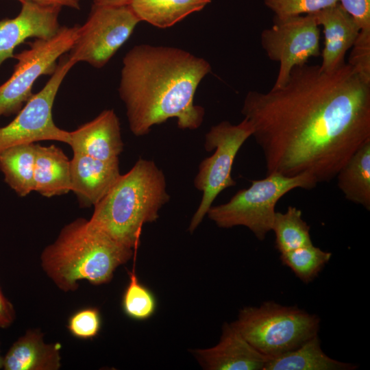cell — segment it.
I'll use <instances>...</instances> for the list:
<instances>
[{
	"label": "cell",
	"mask_w": 370,
	"mask_h": 370,
	"mask_svg": "<svg viewBox=\"0 0 370 370\" xmlns=\"http://www.w3.org/2000/svg\"><path fill=\"white\" fill-rule=\"evenodd\" d=\"M241 113L267 174H308L328 182L370 140V84L348 63L330 72L306 63L280 88L249 91Z\"/></svg>",
	"instance_id": "6da1fadb"
},
{
	"label": "cell",
	"mask_w": 370,
	"mask_h": 370,
	"mask_svg": "<svg viewBox=\"0 0 370 370\" xmlns=\"http://www.w3.org/2000/svg\"><path fill=\"white\" fill-rule=\"evenodd\" d=\"M210 64L183 49L140 45L123 59L119 92L126 107L131 132L144 136L152 126L176 118L178 127L195 130L204 110L194 96Z\"/></svg>",
	"instance_id": "7a4b0ae2"
},
{
	"label": "cell",
	"mask_w": 370,
	"mask_h": 370,
	"mask_svg": "<svg viewBox=\"0 0 370 370\" xmlns=\"http://www.w3.org/2000/svg\"><path fill=\"white\" fill-rule=\"evenodd\" d=\"M134 252L89 220L77 218L65 225L57 238L42 250L40 264L59 289L75 291L79 281L96 286L110 282L115 270L130 260Z\"/></svg>",
	"instance_id": "3957f363"
},
{
	"label": "cell",
	"mask_w": 370,
	"mask_h": 370,
	"mask_svg": "<svg viewBox=\"0 0 370 370\" xmlns=\"http://www.w3.org/2000/svg\"><path fill=\"white\" fill-rule=\"evenodd\" d=\"M166 188L162 171L153 161L139 158L94 206L89 222L116 242L136 250L144 224L156 221L169 201Z\"/></svg>",
	"instance_id": "277c9868"
},
{
	"label": "cell",
	"mask_w": 370,
	"mask_h": 370,
	"mask_svg": "<svg viewBox=\"0 0 370 370\" xmlns=\"http://www.w3.org/2000/svg\"><path fill=\"white\" fill-rule=\"evenodd\" d=\"M232 325L268 358L292 351L318 334L320 319L297 306L273 301L242 308Z\"/></svg>",
	"instance_id": "5b68a950"
},
{
	"label": "cell",
	"mask_w": 370,
	"mask_h": 370,
	"mask_svg": "<svg viewBox=\"0 0 370 370\" xmlns=\"http://www.w3.org/2000/svg\"><path fill=\"white\" fill-rule=\"evenodd\" d=\"M251 182L249 188L238 190L227 203L212 206L206 214L221 228L245 226L260 241L271 231L280 198L293 189H312L317 184L308 174L288 177L278 173Z\"/></svg>",
	"instance_id": "8992f818"
},
{
	"label": "cell",
	"mask_w": 370,
	"mask_h": 370,
	"mask_svg": "<svg viewBox=\"0 0 370 370\" xmlns=\"http://www.w3.org/2000/svg\"><path fill=\"white\" fill-rule=\"evenodd\" d=\"M252 134L251 123L244 118L237 125L222 121L212 126L206 134L205 149L215 151L202 160L194 180L195 187L203 193V196L190 221V233L201 223L220 193L236 184L232 177V165L239 149Z\"/></svg>",
	"instance_id": "52a82bcc"
},
{
	"label": "cell",
	"mask_w": 370,
	"mask_h": 370,
	"mask_svg": "<svg viewBox=\"0 0 370 370\" xmlns=\"http://www.w3.org/2000/svg\"><path fill=\"white\" fill-rule=\"evenodd\" d=\"M78 25L61 26L48 39L36 38L29 48L14 54L17 60L10 78L0 85V116L16 114L32 97L34 82L42 75H52L57 60L71 49Z\"/></svg>",
	"instance_id": "ba28073f"
},
{
	"label": "cell",
	"mask_w": 370,
	"mask_h": 370,
	"mask_svg": "<svg viewBox=\"0 0 370 370\" xmlns=\"http://www.w3.org/2000/svg\"><path fill=\"white\" fill-rule=\"evenodd\" d=\"M75 64L68 54L61 56L44 87L32 95L10 123L0 127V153L16 145L42 140L69 143V132L56 125L52 110L61 84Z\"/></svg>",
	"instance_id": "9c48e42d"
},
{
	"label": "cell",
	"mask_w": 370,
	"mask_h": 370,
	"mask_svg": "<svg viewBox=\"0 0 370 370\" xmlns=\"http://www.w3.org/2000/svg\"><path fill=\"white\" fill-rule=\"evenodd\" d=\"M140 21L130 5L93 4L86 22L78 25L69 57L75 64L86 62L100 69L128 40Z\"/></svg>",
	"instance_id": "30bf717a"
},
{
	"label": "cell",
	"mask_w": 370,
	"mask_h": 370,
	"mask_svg": "<svg viewBox=\"0 0 370 370\" xmlns=\"http://www.w3.org/2000/svg\"><path fill=\"white\" fill-rule=\"evenodd\" d=\"M320 31L312 14L273 18V25L264 29L261 45L268 58L280 63L273 88L287 82L293 69L319 55Z\"/></svg>",
	"instance_id": "8fae6325"
},
{
	"label": "cell",
	"mask_w": 370,
	"mask_h": 370,
	"mask_svg": "<svg viewBox=\"0 0 370 370\" xmlns=\"http://www.w3.org/2000/svg\"><path fill=\"white\" fill-rule=\"evenodd\" d=\"M62 6L34 2L21 3L18 14L0 20V66L13 58L16 47L27 38L48 39L59 31Z\"/></svg>",
	"instance_id": "7c38bea8"
},
{
	"label": "cell",
	"mask_w": 370,
	"mask_h": 370,
	"mask_svg": "<svg viewBox=\"0 0 370 370\" xmlns=\"http://www.w3.org/2000/svg\"><path fill=\"white\" fill-rule=\"evenodd\" d=\"M193 353L201 366L207 370H263L268 359L227 323L223 325L217 345L195 349Z\"/></svg>",
	"instance_id": "4fadbf2b"
},
{
	"label": "cell",
	"mask_w": 370,
	"mask_h": 370,
	"mask_svg": "<svg viewBox=\"0 0 370 370\" xmlns=\"http://www.w3.org/2000/svg\"><path fill=\"white\" fill-rule=\"evenodd\" d=\"M73 153L70 160L71 191L77 196L81 207L94 206L121 175L119 158L103 160Z\"/></svg>",
	"instance_id": "5bb4252c"
},
{
	"label": "cell",
	"mask_w": 370,
	"mask_h": 370,
	"mask_svg": "<svg viewBox=\"0 0 370 370\" xmlns=\"http://www.w3.org/2000/svg\"><path fill=\"white\" fill-rule=\"evenodd\" d=\"M69 135L73 153L110 160L118 158L123 149L119 119L112 109L102 111Z\"/></svg>",
	"instance_id": "9a60e30c"
},
{
	"label": "cell",
	"mask_w": 370,
	"mask_h": 370,
	"mask_svg": "<svg viewBox=\"0 0 370 370\" xmlns=\"http://www.w3.org/2000/svg\"><path fill=\"white\" fill-rule=\"evenodd\" d=\"M311 14L324 34L320 69L332 71L345 63V53L352 47L360 28L339 3Z\"/></svg>",
	"instance_id": "2e32d148"
},
{
	"label": "cell",
	"mask_w": 370,
	"mask_h": 370,
	"mask_svg": "<svg viewBox=\"0 0 370 370\" xmlns=\"http://www.w3.org/2000/svg\"><path fill=\"white\" fill-rule=\"evenodd\" d=\"M60 345L46 343L39 330H28L3 358L5 370H58L61 367Z\"/></svg>",
	"instance_id": "e0dca14e"
},
{
	"label": "cell",
	"mask_w": 370,
	"mask_h": 370,
	"mask_svg": "<svg viewBox=\"0 0 370 370\" xmlns=\"http://www.w3.org/2000/svg\"><path fill=\"white\" fill-rule=\"evenodd\" d=\"M34 191L52 197L71 191L70 160L55 145H35Z\"/></svg>",
	"instance_id": "ac0fdd59"
},
{
	"label": "cell",
	"mask_w": 370,
	"mask_h": 370,
	"mask_svg": "<svg viewBox=\"0 0 370 370\" xmlns=\"http://www.w3.org/2000/svg\"><path fill=\"white\" fill-rule=\"evenodd\" d=\"M353 364L334 360L321 349L318 334L296 349L268 358L263 370H353Z\"/></svg>",
	"instance_id": "d6986e66"
},
{
	"label": "cell",
	"mask_w": 370,
	"mask_h": 370,
	"mask_svg": "<svg viewBox=\"0 0 370 370\" xmlns=\"http://www.w3.org/2000/svg\"><path fill=\"white\" fill-rule=\"evenodd\" d=\"M336 177L347 200L370 210V140L351 156Z\"/></svg>",
	"instance_id": "ffe728a7"
},
{
	"label": "cell",
	"mask_w": 370,
	"mask_h": 370,
	"mask_svg": "<svg viewBox=\"0 0 370 370\" xmlns=\"http://www.w3.org/2000/svg\"><path fill=\"white\" fill-rule=\"evenodd\" d=\"M210 2L211 0H132L130 5L140 21L166 28L201 10Z\"/></svg>",
	"instance_id": "44dd1931"
},
{
	"label": "cell",
	"mask_w": 370,
	"mask_h": 370,
	"mask_svg": "<svg viewBox=\"0 0 370 370\" xmlns=\"http://www.w3.org/2000/svg\"><path fill=\"white\" fill-rule=\"evenodd\" d=\"M35 143L10 147L0 153V170L6 184L20 197L34 191Z\"/></svg>",
	"instance_id": "7402d4cb"
},
{
	"label": "cell",
	"mask_w": 370,
	"mask_h": 370,
	"mask_svg": "<svg viewBox=\"0 0 370 370\" xmlns=\"http://www.w3.org/2000/svg\"><path fill=\"white\" fill-rule=\"evenodd\" d=\"M271 230L275 236V247L280 254L312 243L310 226L295 206H288L285 212H275Z\"/></svg>",
	"instance_id": "603a6c76"
},
{
	"label": "cell",
	"mask_w": 370,
	"mask_h": 370,
	"mask_svg": "<svg viewBox=\"0 0 370 370\" xmlns=\"http://www.w3.org/2000/svg\"><path fill=\"white\" fill-rule=\"evenodd\" d=\"M331 257V252L323 251L312 243L282 253L280 259L301 281L308 284L318 276Z\"/></svg>",
	"instance_id": "cb8c5ba5"
},
{
	"label": "cell",
	"mask_w": 370,
	"mask_h": 370,
	"mask_svg": "<svg viewBox=\"0 0 370 370\" xmlns=\"http://www.w3.org/2000/svg\"><path fill=\"white\" fill-rule=\"evenodd\" d=\"M129 282L122 297V308L130 318L143 321L150 318L156 309L153 293L140 282L134 271H128Z\"/></svg>",
	"instance_id": "d4e9b609"
},
{
	"label": "cell",
	"mask_w": 370,
	"mask_h": 370,
	"mask_svg": "<svg viewBox=\"0 0 370 370\" xmlns=\"http://www.w3.org/2000/svg\"><path fill=\"white\" fill-rule=\"evenodd\" d=\"M339 0H264L275 18H286L314 13L332 6Z\"/></svg>",
	"instance_id": "484cf974"
},
{
	"label": "cell",
	"mask_w": 370,
	"mask_h": 370,
	"mask_svg": "<svg viewBox=\"0 0 370 370\" xmlns=\"http://www.w3.org/2000/svg\"><path fill=\"white\" fill-rule=\"evenodd\" d=\"M101 327V314L97 308L88 307L73 314L67 328L75 338L87 340L95 338Z\"/></svg>",
	"instance_id": "4316f807"
},
{
	"label": "cell",
	"mask_w": 370,
	"mask_h": 370,
	"mask_svg": "<svg viewBox=\"0 0 370 370\" xmlns=\"http://www.w3.org/2000/svg\"><path fill=\"white\" fill-rule=\"evenodd\" d=\"M352 48L348 64L370 84V31L360 30Z\"/></svg>",
	"instance_id": "83f0119b"
},
{
	"label": "cell",
	"mask_w": 370,
	"mask_h": 370,
	"mask_svg": "<svg viewBox=\"0 0 370 370\" xmlns=\"http://www.w3.org/2000/svg\"><path fill=\"white\" fill-rule=\"evenodd\" d=\"M338 3L353 17L360 30L370 31V0H339Z\"/></svg>",
	"instance_id": "f1b7e54d"
},
{
	"label": "cell",
	"mask_w": 370,
	"mask_h": 370,
	"mask_svg": "<svg viewBox=\"0 0 370 370\" xmlns=\"http://www.w3.org/2000/svg\"><path fill=\"white\" fill-rule=\"evenodd\" d=\"M15 319V310L12 303L5 297L0 288V328L9 327Z\"/></svg>",
	"instance_id": "f546056e"
},
{
	"label": "cell",
	"mask_w": 370,
	"mask_h": 370,
	"mask_svg": "<svg viewBox=\"0 0 370 370\" xmlns=\"http://www.w3.org/2000/svg\"><path fill=\"white\" fill-rule=\"evenodd\" d=\"M21 3L23 2H34L40 4L46 5H56L62 7L66 6L71 8L73 9L79 10L80 9V5L79 2L75 0H18Z\"/></svg>",
	"instance_id": "4dcf8cb0"
},
{
	"label": "cell",
	"mask_w": 370,
	"mask_h": 370,
	"mask_svg": "<svg viewBox=\"0 0 370 370\" xmlns=\"http://www.w3.org/2000/svg\"><path fill=\"white\" fill-rule=\"evenodd\" d=\"M132 0H93V4L97 5L121 6L128 5Z\"/></svg>",
	"instance_id": "1f68e13d"
},
{
	"label": "cell",
	"mask_w": 370,
	"mask_h": 370,
	"mask_svg": "<svg viewBox=\"0 0 370 370\" xmlns=\"http://www.w3.org/2000/svg\"><path fill=\"white\" fill-rule=\"evenodd\" d=\"M2 361H3V358L1 357L0 354V369L2 368Z\"/></svg>",
	"instance_id": "d6a6232c"
},
{
	"label": "cell",
	"mask_w": 370,
	"mask_h": 370,
	"mask_svg": "<svg viewBox=\"0 0 370 370\" xmlns=\"http://www.w3.org/2000/svg\"><path fill=\"white\" fill-rule=\"evenodd\" d=\"M75 1H76L79 2V1H80V0H75Z\"/></svg>",
	"instance_id": "836d02e7"
}]
</instances>
